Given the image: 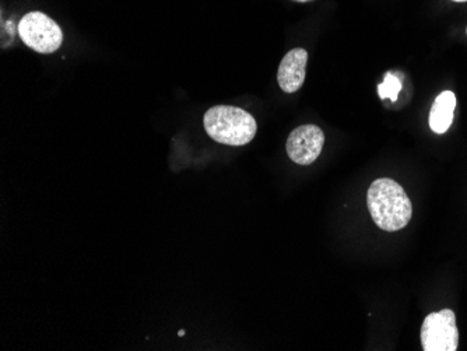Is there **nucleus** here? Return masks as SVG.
<instances>
[{
  "label": "nucleus",
  "mask_w": 467,
  "mask_h": 351,
  "mask_svg": "<svg viewBox=\"0 0 467 351\" xmlns=\"http://www.w3.org/2000/svg\"><path fill=\"white\" fill-rule=\"evenodd\" d=\"M367 206L375 224L388 232H400L413 217V204L400 183L379 178L367 192Z\"/></svg>",
  "instance_id": "obj_1"
},
{
  "label": "nucleus",
  "mask_w": 467,
  "mask_h": 351,
  "mask_svg": "<svg viewBox=\"0 0 467 351\" xmlns=\"http://www.w3.org/2000/svg\"><path fill=\"white\" fill-rule=\"evenodd\" d=\"M204 129L210 138L225 146H245L254 140L258 125L249 112L233 106H216L204 114Z\"/></svg>",
  "instance_id": "obj_2"
},
{
  "label": "nucleus",
  "mask_w": 467,
  "mask_h": 351,
  "mask_svg": "<svg viewBox=\"0 0 467 351\" xmlns=\"http://www.w3.org/2000/svg\"><path fill=\"white\" fill-rule=\"evenodd\" d=\"M21 41L39 54H54L63 43V33L51 17L42 12H30L18 23Z\"/></svg>",
  "instance_id": "obj_3"
},
{
  "label": "nucleus",
  "mask_w": 467,
  "mask_h": 351,
  "mask_svg": "<svg viewBox=\"0 0 467 351\" xmlns=\"http://www.w3.org/2000/svg\"><path fill=\"white\" fill-rule=\"evenodd\" d=\"M421 346L424 351L458 350L459 330L452 309L427 315L421 326Z\"/></svg>",
  "instance_id": "obj_4"
},
{
  "label": "nucleus",
  "mask_w": 467,
  "mask_h": 351,
  "mask_svg": "<svg viewBox=\"0 0 467 351\" xmlns=\"http://www.w3.org/2000/svg\"><path fill=\"white\" fill-rule=\"evenodd\" d=\"M325 135L317 125H303L290 133L287 139L288 157L296 164L311 165L321 156L324 149Z\"/></svg>",
  "instance_id": "obj_5"
},
{
  "label": "nucleus",
  "mask_w": 467,
  "mask_h": 351,
  "mask_svg": "<svg viewBox=\"0 0 467 351\" xmlns=\"http://www.w3.org/2000/svg\"><path fill=\"white\" fill-rule=\"evenodd\" d=\"M306 62H308V52L303 48L291 49L283 57L277 72V81L285 93L293 94L303 88L306 81Z\"/></svg>",
  "instance_id": "obj_6"
},
{
  "label": "nucleus",
  "mask_w": 467,
  "mask_h": 351,
  "mask_svg": "<svg viewBox=\"0 0 467 351\" xmlns=\"http://www.w3.org/2000/svg\"><path fill=\"white\" fill-rule=\"evenodd\" d=\"M456 108V96L453 91H442L435 98L430 112V128L437 135H443L450 129L453 122V112Z\"/></svg>",
  "instance_id": "obj_7"
},
{
  "label": "nucleus",
  "mask_w": 467,
  "mask_h": 351,
  "mask_svg": "<svg viewBox=\"0 0 467 351\" xmlns=\"http://www.w3.org/2000/svg\"><path fill=\"white\" fill-rule=\"evenodd\" d=\"M401 91L400 78L396 77L395 73H385V78L379 86H378V94L380 98H389L390 101H398L399 93Z\"/></svg>",
  "instance_id": "obj_8"
},
{
  "label": "nucleus",
  "mask_w": 467,
  "mask_h": 351,
  "mask_svg": "<svg viewBox=\"0 0 467 351\" xmlns=\"http://www.w3.org/2000/svg\"><path fill=\"white\" fill-rule=\"evenodd\" d=\"M294 2H300V4H306V2H312V0H294Z\"/></svg>",
  "instance_id": "obj_9"
},
{
  "label": "nucleus",
  "mask_w": 467,
  "mask_h": 351,
  "mask_svg": "<svg viewBox=\"0 0 467 351\" xmlns=\"http://www.w3.org/2000/svg\"><path fill=\"white\" fill-rule=\"evenodd\" d=\"M185 335V330H180V336H183Z\"/></svg>",
  "instance_id": "obj_10"
},
{
  "label": "nucleus",
  "mask_w": 467,
  "mask_h": 351,
  "mask_svg": "<svg viewBox=\"0 0 467 351\" xmlns=\"http://www.w3.org/2000/svg\"><path fill=\"white\" fill-rule=\"evenodd\" d=\"M453 2H459V4H462V2H467V0H453Z\"/></svg>",
  "instance_id": "obj_11"
},
{
  "label": "nucleus",
  "mask_w": 467,
  "mask_h": 351,
  "mask_svg": "<svg viewBox=\"0 0 467 351\" xmlns=\"http://www.w3.org/2000/svg\"><path fill=\"white\" fill-rule=\"evenodd\" d=\"M466 34H467V27H466Z\"/></svg>",
  "instance_id": "obj_12"
}]
</instances>
